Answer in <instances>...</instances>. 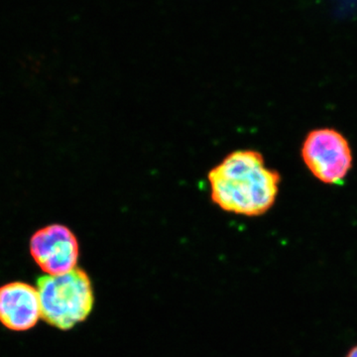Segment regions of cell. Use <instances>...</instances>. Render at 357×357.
<instances>
[{
    "mask_svg": "<svg viewBox=\"0 0 357 357\" xmlns=\"http://www.w3.org/2000/svg\"><path fill=\"white\" fill-rule=\"evenodd\" d=\"M211 199L220 210L244 217H259L276 202L280 174L269 168L256 150H236L208 174Z\"/></svg>",
    "mask_w": 357,
    "mask_h": 357,
    "instance_id": "cell-1",
    "label": "cell"
},
{
    "mask_svg": "<svg viewBox=\"0 0 357 357\" xmlns=\"http://www.w3.org/2000/svg\"><path fill=\"white\" fill-rule=\"evenodd\" d=\"M42 319L62 331L83 323L93 312L95 293L81 268L61 275H43L36 281Z\"/></svg>",
    "mask_w": 357,
    "mask_h": 357,
    "instance_id": "cell-2",
    "label": "cell"
},
{
    "mask_svg": "<svg viewBox=\"0 0 357 357\" xmlns=\"http://www.w3.org/2000/svg\"><path fill=\"white\" fill-rule=\"evenodd\" d=\"M301 153L310 172L325 184H340L352 167L349 141L335 129L311 131L303 143Z\"/></svg>",
    "mask_w": 357,
    "mask_h": 357,
    "instance_id": "cell-3",
    "label": "cell"
},
{
    "mask_svg": "<svg viewBox=\"0 0 357 357\" xmlns=\"http://www.w3.org/2000/svg\"><path fill=\"white\" fill-rule=\"evenodd\" d=\"M33 259L47 275H61L76 269L79 243L76 234L62 223L45 225L29 241Z\"/></svg>",
    "mask_w": 357,
    "mask_h": 357,
    "instance_id": "cell-4",
    "label": "cell"
},
{
    "mask_svg": "<svg viewBox=\"0 0 357 357\" xmlns=\"http://www.w3.org/2000/svg\"><path fill=\"white\" fill-rule=\"evenodd\" d=\"M41 317L38 291L25 282L0 287V323L14 332L34 328Z\"/></svg>",
    "mask_w": 357,
    "mask_h": 357,
    "instance_id": "cell-5",
    "label": "cell"
},
{
    "mask_svg": "<svg viewBox=\"0 0 357 357\" xmlns=\"http://www.w3.org/2000/svg\"><path fill=\"white\" fill-rule=\"evenodd\" d=\"M345 357H357V345L352 347L351 351H349V354H347Z\"/></svg>",
    "mask_w": 357,
    "mask_h": 357,
    "instance_id": "cell-6",
    "label": "cell"
}]
</instances>
